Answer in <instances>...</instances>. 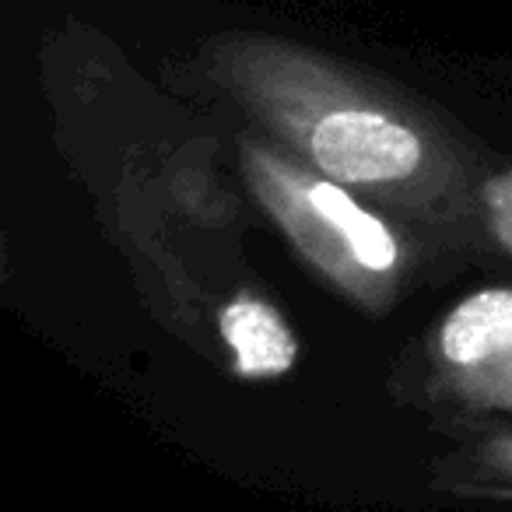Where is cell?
Wrapping results in <instances>:
<instances>
[{
    "instance_id": "1",
    "label": "cell",
    "mask_w": 512,
    "mask_h": 512,
    "mask_svg": "<svg viewBox=\"0 0 512 512\" xmlns=\"http://www.w3.org/2000/svg\"><path fill=\"white\" fill-rule=\"evenodd\" d=\"M309 155L337 183H393L407 179L425 158L411 127L369 109H341L309 130Z\"/></svg>"
},
{
    "instance_id": "4",
    "label": "cell",
    "mask_w": 512,
    "mask_h": 512,
    "mask_svg": "<svg viewBox=\"0 0 512 512\" xmlns=\"http://www.w3.org/2000/svg\"><path fill=\"white\" fill-rule=\"evenodd\" d=\"M309 204L313 211L327 221L330 228L344 235V242L351 246L355 260L369 271H390L393 260H397V242L383 228V221L372 218L369 211L355 204L348 193L337 183H313L309 190Z\"/></svg>"
},
{
    "instance_id": "2",
    "label": "cell",
    "mask_w": 512,
    "mask_h": 512,
    "mask_svg": "<svg viewBox=\"0 0 512 512\" xmlns=\"http://www.w3.org/2000/svg\"><path fill=\"white\" fill-rule=\"evenodd\" d=\"M512 351V292L491 288L467 299L442 327V355L460 369H477Z\"/></svg>"
},
{
    "instance_id": "3",
    "label": "cell",
    "mask_w": 512,
    "mask_h": 512,
    "mask_svg": "<svg viewBox=\"0 0 512 512\" xmlns=\"http://www.w3.org/2000/svg\"><path fill=\"white\" fill-rule=\"evenodd\" d=\"M221 334L232 344L242 376H278L295 362V337L271 306L239 299L221 313Z\"/></svg>"
}]
</instances>
